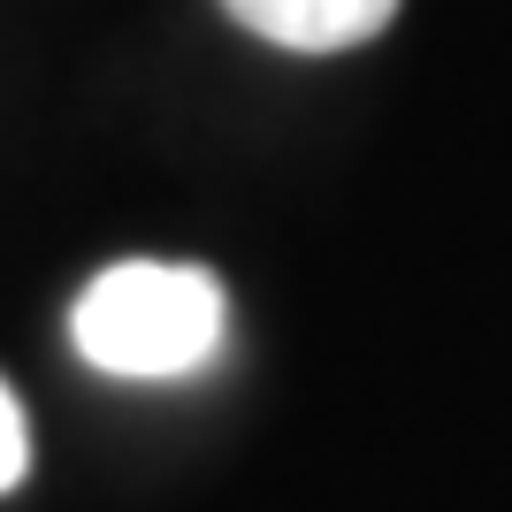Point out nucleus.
<instances>
[{
	"label": "nucleus",
	"mask_w": 512,
	"mask_h": 512,
	"mask_svg": "<svg viewBox=\"0 0 512 512\" xmlns=\"http://www.w3.org/2000/svg\"><path fill=\"white\" fill-rule=\"evenodd\" d=\"M222 283L192 260H115L77 291L69 337L100 375L123 383H169L214 360L222 344Z\"/></svg>",
	"instance_id": "nucleus-1"
},
{
	"label": "nucleus",
	"mask_w": 512,
	"mask_h": 512,
	"mask_svg": "<svg viewBox=\"0 0 512 512\" xmlns=\"http://www.w3.org/2000/svg\"><path fill=\"white\" fill-rule=\"evenodd\" d=\"M222 16L283 54H344L383 39L398 0H222Z\"/></svg>",
	"instance_id": "nucleus-2"
},
{
	"label": "nucleus",
	"mask_w": 512,
	"mask_h": 512,
	"mask_svg": "<svg viewBox=\"0 0 512 512\" xmlns=\"http://www.w3.org/2000/svg\"><path fill=\"white\" fill-rule=\"evenodd\" d=\"M23 474H31V428H23V406H16V390L0 383V497L16 490Z\"/></svg>",
	"instance_id": "nucleus-3"
}]
</instances>
